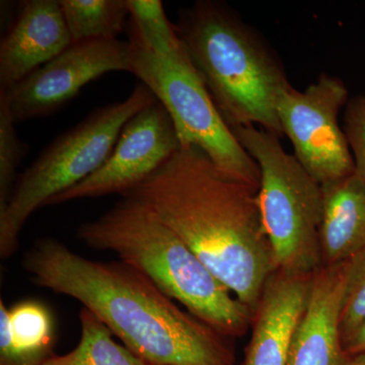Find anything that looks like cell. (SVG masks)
Instances as JSON below:
<instances>
[{"label": "cell", "instance_id": "cell-8", "mask_svg": "<svg viewBox=\"0 0 365 365\" xmlns=\"http://www.w3.org/2000/svg\"><path fill=\"white\" fill-rule=\"evenodd\" d=\"M348 101L345 83L326 73L304 91L290 86L278 101L283 135L292 141L300 165L321 185L355 172L351 150L338 121Z\"/></svg>", "mask_w": 365, "mask_h": 365}, {"label": "cell", "instance_id": "cell-10", "mask_svg": "<svg viewBox=\"0 0 365 365\" xmlns=\"http://www.w3.org/2000/svg\"><path fill=\"white\" fill-rule=\"evenodd\" d=\"M181 148L169 113L157 101L124 125L109 157L95 173L55 196L47 206L113 194L124 196Z\"/></svg>", "mask_w": 365, "mask_h": 365}, {"label": "cell", "instance_id": "cell-20", "mask_svg": "<svg viewBox=\"0 0 365 365\" xmlns=\"http://www.w3.org/2000/svg\"><path fill=\"white\" fill-rule=\"evenodd\" d=\"M14 124L6 100L0 97V211L9 203L19 179L16 170L29 150Z\"/></svg>", "mask_w": 365, "mask_h": 365}, {"label": "cell", "instance_id": "cell-18", "mask_svg": "<svg viewBox=\"0 0 365 365\" xmlns=\"http://www.w3.org/2000/svg\"><path fill=\"white\" fill-rule=\"evenodd\" d=\"M130 19L146 46L160 56L178 59L187 54L175 25L168 19L160 0H127Z\"/></svg>", "mask_w": 365, "mask_h": 365}, {"label": "cell", "instance_id": "cell-12", "mask_svg": "<svg viewBox=\"0 0 365 365\" xmlns=\"http://www.w3.org/2000/svg\"><path fill=\"white\" fill-rule=\"evenodd\" d=\"M73 44L57 0H29L0 44V91H6Z\"/></svg>", "mask_w": 365, "mask_h": 365}, {"label": "cell", "instance_id": "cell-9", "mask_svg": "<svg viewBox=\"0 0 365 365\" xmlns=\"http://www.w3.org/2000/svg\"><path fill=\"white\" fill-rule=\"evenodd\" d=\"M113 71L130 72L128 41L74 43L0 97L16 123L58 111L91 81Z\"/></svg>", "mask_w": 365, "mask_h": 365}, {"label": "cell", "instance_id": "cell-16", "mask_svg": "<svg viewBox=\"0 0 365 365\" xmlns=\"http://www.w3.org/2000/svg\"><path fill=\"white\" fill-rule=\"evenodd\" d=\"M72 43L117 40L126 26L127 0H59Z\"/></svg>", "mask_w": 365, "mask_h": 365}, {"label": "cell", "instance_id": "cell-5", "mask_svg": "<svg viewBox=\"0 0 365 365\" xmlns=\"http://www.w3.org/2000/svg\"><path fill=\"white\" fill-rule=\"evenodd\" d=\"M232 131L260 170L259 206L276 270L313 275L323 266L321 184L283 148L276 134L255 126Z\"/></svg>", "mask_w": 365, "mask_h": 365}, {"label": "cell", "instance_id": "cell-21", "mask_svg": "<svg viewBox=\"0 0 365 365\" xmlns=\"http://www.w3.org/2000/svg\"><path fill=\"white\" fill-rule=\"evenodd\" d=\"M355 163V172L365 181V93L349 98L343 125Z\"/></svg>", "mask_w": 365, "mask_h": 365}, {"label": "cell", "instance_id": "cell-23", "mask_svg": "<svg viewBox=\"0 0 365 365\" xmlns=\"http://www.w3.org/2000/svg\"><path fill=\"white\" fill-rule=\"evenodd\" d=\"M347 365H365V351L349 356Z\"/></svg>", "mask_w": 365, "mask_h": 365}, {"label": "cell", "instance_id": "cell-1", "mask_svg": "<svg viewBox=\"0 0 365 365\" xmlns=\"http://www.w3.org/2000/svg\"><path fill=\"white\" fill-rule=\"evenodd\" d=\"M124 196L150 209L255 314L277 271L258 190L223 174L202 150L188 146Z\"/></svg>", "mask_w": 365, "mask_h": 365}, {"label": "cell", "instance_id": "cell-6", "mask_svg": "<svg viewBox=\"0 0 365 365\" xmlns=\"http://www.w3.org/2000/svg\"><path fill=\"white\" fill-rule=\"evenodd\" d=\"M157 98L138 83L126 100L100 108L62 134L19 176L0 211V257L16 253L24 225L37 209L90 177L105 163L124 125Z\"/></svg>", "mask_w": 365, "mask_h": 365}, {"label": "cell", "instance_id": "cell-13", "mask_svg": "<svg viewBox=\"0 0 365 365\" xmlns=\"http://www.w3.org/2000/svg\"><path fill=\"white\" fill-rule=\"evenodd\" d=\"M312 275L276 271L254 314L253 332L242 365H287L288 353L311 287Z\"/></svg>", "mask_w": 365, "mask_h": 365}, {"label": "cell", "instance_id": "cell-2", "mask_svg": "<svg viewBox=\"0 0 365 365\" xmlns=\"http://www.w3.org/2000/svg\"><path fill=\"white\" fill-rule=\"evenodd\" d=\"M23 267L36 285L78 300L148 365H234L225 336L178 306L123 262L88 260L44 237Z\"/></svg>", "mask_w": 365, "mask_h": 365}, {"label": "cell", "instance_id": "cell-3", "mask_svg": "<svg viewBox=\"0 0 365 365\" xmlns=\"http://www.w3.org/2000/svg\"><path fill=\"white\" fill-rule=\"evenodd\" d=\"M175 28L230 129L255 126L283 135L277 105L290 83L257 31L212 0L184 9Z\"/></svg>", "mask_w": 365, "mask_h": 365}, {"label": "cell", "instance_id": "cell-11", "mask_svg": "<svg viewBox=\"0 0 365 365\" xmlns=\"http://www.w3.org/2000/svg\"><path fill=\"white\" fill-rule=\"evenodd\" d=\"M344 263L323 265L312 275L309 299L290 343L287 365H347L340 331Z\"/></svg>", "mask_w": 365, "mask_h": 365}, {"label": "cell", "instance_id": "cell-22", "mask_svg": "<svg viewBox=\"0 0 365 365\" xmlns=\"http://www.w3.org/2000/svg\"><path fill=\"white\" fill-rule=\"evenodd\" d=\"M344 349L349 356L365 351V323L344 344Z\"/></svg>", "mask_w": 365, "mask_h": 365}, {"label": "cell", "instance_id": "cell-15", "mask_svg": "<svg viewBox=\"0 0 365 365\" xmlns=\"http://www.w3.org/2000/svg\"><path fill=\"white\" fill-rule=\"evenodd\" d=\"M56 329L49 307L21 300L7 307L0 299V365H40L55 353Z\"/></svg>", "mask_w": 365, "mask_h": 365}, {"label": "cell", "instance_id": "cell-17", "mask_svg": "<svg viewBox=\"0 0 365 365\" xmlns=\"http://www.w3.org/2000/svg\"><path fill=\"white\" fill-rule=\"evenodd\" d=\"M81 339L71 352L52 355L40 365H148L113 338V334L88 309L79 313Z\"/></svg>", "mask_w": 365, "mask_h": 365}, {"label": "cell", "instance_id": "cell-19", "mask_svg": "<svg viewBox=\"0 0 365 365\" xmlns=\"http://www.w3.org/2000/svg\"><path fill=\"white\" fill-rule=\"evenodd\" d=\"M344 272L340 317L343 346L365 323V248L344 262Z\"/></svg>", "mask_w": 365, "mask_h": 365}, {"label": "cell", "instance_id": "cell-4", "mask_svg": "<svg viewBox=\"0 0 365 365\" xmlns=\"http://www.w3.org/2000/svg\"><path fill=\"white\" fill-rule=\"evenodd\" d=\"M122 198L97 220L79 225L78 239L91 249L116 254L216 332L244 334L253 312L143 203Z\"/></svg>", "mask_w": 365, "mask_h": 365}, {"label": "cell", "instance_id": "cell-14", "mask_svg": "<svg viewBox=\"0 0 365 365\" xmlns=\"http://www.w3.org/2000/svg\"><path fill=\"white\" fill-rule=\"evenodd\" d=\"M321 186L323 265L344 263L365 248V181L354 172Z\"/></svg>", "mask_w": 365, "mask_h": 365}, {"label": "cell", "instance_id": "cell-7", "mask_svg": "<svg viewBox=\"0 0 365 365\" xmlns=\"http://www.w3.org/2000/svg\"><path fill=\"white\" fill-rule=\"evenodd\" d=\"M127 32L130 72L169 113L182 148L196 146L223 174L259 190L258 165L225 123L188 53L165 58L151 51L130 21Z\"/></svg>", "mask_w": 365, "mask_h": 365}]
</instances>
